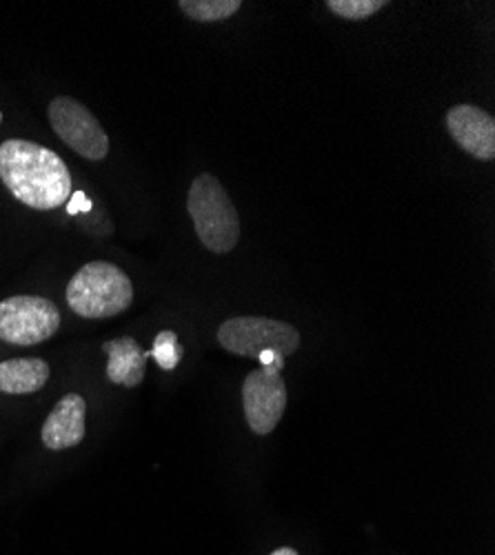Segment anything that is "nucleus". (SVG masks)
Here are the masks:
<instances>
[{
	"label": "nucleus",
	"mask_w": 495,
	"mask_h": 555,
	"mask_svg": "<svg viewBox=\"0 0 495 555\" xmlns=\"http://www.w3.org/2000/svg\"><path fill=\"white\" fill-rule=\"evenodd\" d=\"M133 302V285L129 275L105 260L80 267L67 285V305L74 313L101 320L127 311Z\"/></svg>",
	"instance_id": "nucleus-4"
},
{
	"label": "nucleus",
	"mask_w": 495,
	"mask_h": 555,
	"mask_svg": "<svg viewBox=\"0 0 495 555\" xmlns=\"http://www.w3.org/2000/svg\"><path fill=\"white\" fill-rule=\"evenodd\" d=\"M0 178L18 203L38 211L56 209L71 196V173L65 160L21 138L0 145Z\"/></svg>",
	"instance_id": "nucleus-1"
},
{
	"label": "nucleus",
	"mask_w": 495,
	"mask_h": 555,
	"mask_svg": "<svg viewBox=\"0 0 495 555\" xmlns=\"http://www.w3.org/2000/svg\"><path fill=\"white\" fill-rule=\"evenodd\" d=\"M272 555H298V551H294V548H289V546H283V548L274 551Z\"/></svg>",
	"instance_id": "nucleus-15"
},
{
	"label": "nucleus",
	"mask_w": 495,
	"mask_h": 555,
	"mask_svg": "<svg viewBox=\"0 0 495 555\" xmlns=\"http://www.w3.org/2000/svg\"><path fill=\"white\" fill-rule=\"evenodd\" d=\"M243 406L247 425L253 434H272L287 409V385L283 378V369L269 364L251 372L243 385Z\"/></svg>",
	"instance_id": "nucleus-7"
},
{
	"label": "nucleus",
	"mask_w": 495,
	"mask_h": 555,
	"mask_svg": "<svg viewBox=\"0 0 495 555\" xmlns=\"http://www.w3.org/2000/svg\"><path fill=\"white\" fill-rule=\"evenodd\" d=\"M105 353L109 356L107 362V378L114 385L133 389L145 380V366L147 356L145 349L133 338H116L103 345Z\"/></svg>",
	"instance_id": "nucleus-10"
},
{
	"label": "nucleus",
	"mask_w": 495,
	"mask_h": 555,
	"mask_svg": "<svg viewBox=\"0 0 495 555\" xmlns=\"http://www.w3.org/2000/svg\"><path fill=\"white\" fill-rule=\"evenodd\" d=\"M50 380V364L40 358H12L0 362V391L10 396L36 393Z\"/></svg>",
	"instance_id": "nucleus-11"
},
{
	"label": "nucleus",
	"mask_w": 495,
	"mask_h": 555,
	"mask_svg": "<svg viewBox=\"0 0 495 555\" xmlns=\"http://www.w3.org/2000/svg\"><path fill=\"white\" fill-rule=\"evenodd\" d=\"M446 129L460 150L478 160L495 158V118L476 105H456L446 112Z\"/></svg>",
	"instance_id": "nucleus-8"
},
{
	"label": "nucleus",
	"mask_w": 495,
	"mask_h": 555,
	"mask_svg": "<svg viewBox=\"0 0 495 555\" xmlns=\"http://www.w3.org/2000/svg\"><path fill=\"white\" fill-rule=\"evenodd\" d=\"M61 327L58 307L40 296H12L0 302V340L34 347L50 340Z\"/></svg>",
	"instance_id": "nucleus-5"
},
{
	"label": "nucleus",
	"mask_w": 495,
	"mask_h": 555,
	"mask_svg": "<svg viewBox=\"0 0 495 555\" xmlns=\"http://www.w3.org/2000/svg\"><path fill=\"white\" fill-rule=\"evenodd\" d=\"M180 12L198 23L227 21L240 12V0H180Z\"/></svg>",
	"instance_id": "nucleus-12"
},
{
	"label": "nucleus",
	"mask_w": 495,
	"mask_h": 555,
	"mask_svg": "<svg viewBox=\"0 0 495 555\" xmlns=\"http://www.w3.org/2000/svg\"><path fill=\"white\" fill-rule=\"evenodd\" d=\"M187 211L200 243L218 256L234 251L240 241V218L227 190L211 173L198 176L187 194Z\"/></svg>",
	"instance_id": "nucleus-3"
},
{
	"label": "nucleus",
	"mask_w": 495,
	"mask_h": 555,
	"mask_svg": "<svg viewBox=\"0 0 495 555\" xmlns=\"http://www.w3.org/2000/svg\"><path fill=\"white\" fill-rule=\"evenodd\" d=\"M84 398L78 393L65 396L42 425V444L52 451H65L82 442L84 438Z\"/></svg>",
	"instance_id": "nucleus-9"
},
{
	"label": "nucleus",
	"mask_w": 495,
	"mask_h": 555,
	"mask_svg": "<svg viewBox=\"0 0 495 555\" xmlns=\"http://www.w3.org/2000/svg\"><path fill=\"white\" fill-rule=\"evenodd\" d=\"M218 343L234 356L258 358L262 366L274 364L285 369V360L300 347V334L281 320L240 315L222 322Z\"/></svg>",
	"instance_id": "nucleus-2"
},
{
	"label": "nucleus",
	"mask_w": 495,
	"mask_h": 555,
	"mask_svg": "<svg viewBox=\"0 0 495 555\" xmlns=\"http://www.w3.org/2000/svg\"><path fill=\"white\" fill-rule=\"evenodd\" d=\"M389 5V0H327V8L344 21H367Z\"/></svg>",
	"instance_id": "nucleus-13"
},
{
	"label": "nucleus",
	"mask_w": 495,
	"mask_h": 555,
	"mask_svg": "<svg viewBox=\"0 0 495 555\" xmlns=\"http://www.w3.org/2000/svg\"><path fill=\"white\" fill-rule=\"evenodd\" d=\"M147 358H154L165 372H173V369L183 360V345H180L175 332H160L154 340L152 351H145Z\"/></svg>",
	"instance_id": "nucleus-14"
},
{
	"label": "nucleus",
	"mask_w": 495,
	"mask_h": 555,
	"mask_svg": "<svg viewBox=\"0 0 495 555\" xmlns=\"http://www.w3.org/2000/svg\"><path fill=\"white\" fill-rule=\"evenodd\" d=\"M50 122L61 141L87 160H103L109 154V135L99 118L69 96L50 103Z\"/></svg>",
	"instance_id": "nucleus-6"
}]
</instances>
